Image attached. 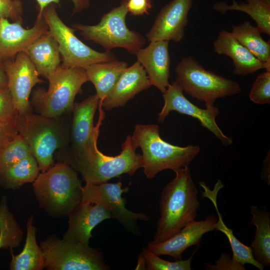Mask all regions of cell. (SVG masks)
I'll return each mask as SVG.
<instances>
[{"label": "cell", "mask_w": 270, "mask_h": 270, "mask_svg": "<svg viewBox=\"0 0 270 270\" xmlns=\"http://www.w3.org/2000/svg\"><path fill=\"white\" fill-rule=\"evenodd\" d=\"M68 228L63 238L89 244L92 230L102 221L112 218L103 206L82 200L68 216Z\"/></svg>", "instance_id": "ffe728a7"}, {"label": "cell", "mask_w": 270, "mask_h": 270, "mask_svg": "<svg viewBox=\"0 0 270 270\" xmlns=\"http://www.w3.org/2000/svg\"><path fill=\"white\" fill-rule=\"evenodd\" d=\"M48 80V88L35 89L30 103L37 114L50 118L72 112L76 96L82 92V86L89 81L84 68L62 65Z\"/></svg>", "instance_id": "5b68a950"}, {"label": "cell", "mask_w": 270, "mask_h": 270, "mask_svg": "<svg viewBox=\"0 0 270 270\" xmlns=\"http://www.w3.org/2000/svg\"><path fill=\"white\" fill-rule=\"evenodd\" d=\"M23 231L10 211L6 198L3 196L0 202V250L12 249L20 246Z\"/></svg>", "instance_id": "f546056e"}, {"label": "cell", "mask_w": 270, "mask_h": 270, "mask_svg": "<svg viewBox=\"0 0 270 270\" xmlns=\"http://www.w3.org/2000/svg\"><path fill=\"white\" fill-rule=\"evenodd\" d=\"M246 2L238 3L232 0V4L224 2H216L214 10L224 14L228 10H238L248 14L256 22L260 32L270 35V4L262 0H246Z\"/></svg>", "instance_id": "83f0119b"}, {"label": "cell", "mask_w": 270, "mask_h": 270, "mask_svg": "<svg viewBox=\"0 0 270 270\" xmlns=\"http://www.w3.org/2000/svg\"><path fill=\"white\" fill-rule=\"evenodd\" d=\"M142 253L146 260L147 270H190L191 262L195 251L188 258L177 260L175 262H170L162 259L147 248H144Z\"/></svg>", "instance_id": "1f68e13d"}, {"label": "cell", "mask_w": 270, "mask_h": 270, "mask_svg": "<svg viewBox=\"0 0 270 270\" xmlns=\"http://www.w3.org/2000/svg\"><path fill=\"white\" fill-rule=\"evenodd\" d=\"M136 270H146V260L142 252L138 256V264Z\"/></svg>", "instance_id": "b9f144b4"}, {"label": "cell", "mask_w": 270, "mask_h": 270, "mask_svg": "<svg viewBox=\"0 0 270 270\" xmlns=\"http://www.w3.org/2000/svg\"><path fill=\"white\" fill-rule=\"evenodd\" d=\"M164 104L158 114V121L162 123L172 111L191 116L198 120L200 124L212 133L224 146L232 144V138L226 136L216 122L219 114L218 108L214 106L201 108L188 100L182 88L175 82L170 84L162 93Z\"/></svg>", "instance_id": "4fadbf2b"}, {"label": "cell", "mask_w": 270, "mask_h": 270, "mask_svg": "<svg viewBox=\"0 0 270 270\" xmlns=\"http://www.w3.org/2000/svg\"><path fill=\"white\" fill-rule=\"evenodd\" d=\"M213 46L215 53L226 55L232 60L236 75L244 76L265 69L264 63L242 44L231 32L221 30Z\"/></svg>", "instance_id": "44dd1931"}, {"label": "cell", "mask_w": 270, "mask_h": 270, "mask_svg": "<svg viewBox=\"0 0 270 270\" xmlns=\"http://www.w3.org/2000/svg\"><path fill=\"white\" fill-rule=\"evenodd\" d=\"M18 134L16 123L0 122V152Z\"/></svg>", "instance_id": "74e56055"}, {"label": "cell", "mask_w": 270, "mask_h": 270, "mask_svg": "<svg viewBox=\"0 0 270 270\" xmlns=\"http://www.w3.org/2000/svg\"><path fill=\"white\" fill-rule=\"evenodd\" d=\"M18 114L8 86L0 88V122L16 123Z\"/></svg>", "instance_id": "836d02e7"}, {"label": "cell", "mask_w": 270, "mask_h": 270, "mask_svg": "<svg viewBox=\"0 0 270 270\" xmlns=\"http://www.w3.org/2000/svg\"><path fill=\"white\" fill-rule=\"evenodd\" d=\"M206 269L208 270H244V265L231 258L229 254H222L214 264H206Z\"/></svg>", "instance_id": "d590c367"}, {"label": "cell", "mask_w": 270, "mask_h": 270, "mask_svg": "<svg viewBox=\"0 0 270 270\" xmlns=\"http://www.w3.org/2000/svg\"><path fill=\"white\" fill-rule=\"evenodd\" d=\"M8 76L2 62L0 61V88L7 86Z\"/></svg>", "instance_id": "ab89813d"}, {"label": "cell", "mask_w": 270, "mask_h": 270, "mask_svg": "<svg viewBox=\"0 0 270 270\" xmlns=\"http://www.w3.org/2000/svg\"><path fill=\"white\" fill-rule=\"evenodd\" d=\"M268 156L269 155L267 156L266 160H264V167L262 170V176L264 177V180H266L268 184H270V175L268 174V164H270V162L268 164V161L270 160L269 158L268 160Z\"/></svg>", "instance_id": "60d3db41"}, {"label": "cell", "mask_w": 270, "mask_h": 270, "mask_svg": "<svg viewBox=\"0 0 270 270\" xmlns=\"http://www.w3.org/2000/svg\"><path fill=\"white\" fill-rule=\"evenodd\" d=\"M128 12L134 16L148 14L152 8L151 0H126Z\"/></svg>", "instance_id": "8d00e7d4"}, {"label": "cell", "mask_w": 270, "mask_h": 270, "mask_svg": "<svg viewBox=\"0 0 270 270\" xmlns=\"http://www.w3.org/2000/svg\"><path fill=\"white\" fill-rule=\"evenodd\" d=\"M200 186L204 190L202 192V197L208 198L213 203L216 210L218 218L216 224L215 230L222 232L228 238L232 252V259L243 265L248 264L260 270H264V266L254 258L251 247L240 242L234 235L232 230L228 228L223 221L222 216L219 212L216 203L218 193L224 187L221 180H218L212 190L204 182H200Z\"/></svg>", "instance_id": "603a6c76"}, {"label": "cell", "mask_w": 270, "mask_h": 270, "mask_svg": "<svg viewBox=\"0 0 270 270\" xmlns=\"http://www.w3.org/2000/svg\"><path fill=\"white\" fill-rule=\"evenodd\" d=\"M131 138L136 148L142 150V168L149 179L164 170L174 171L188 166L200 152L198 146L182 147L164 141L156 124H136Z\"/></svg>", "instance_id": "277c9868"}, {"label": "cell", "mask_w": 270, "mask_h": 270, "mask_svg": "<svg viewBox=\"0 0 270 270\" xmlns=\"http://www.w3.org/2000/svg\"><path fill=\"white\" fill-rule=\"evenodd\" d=\"M99 103L96 94L80 102L74 103L70 142L66 148L60 150L59 162L72 166L89 156L97 146L100 124L94 126V118Z\"/></svg>", "instance_id": "8fae6325"}, {"label": "cell", "mask_w": 270, "mask_h": 270, "mask_svg": "<svg viewBox=\"0 0 270 270\" xmlns=\"http://www.w3.org/2000/svg\"><path fill=\"white\" fill-rule=\"evenodd\" d=\"M38 4V16H42V12L47 6L51 4H59L60 0H36ZM74 4L72 14L87 8L90 6V0H70Z\"/></svg>", "instance_id": "f35d334b"}, {"label": "cell", "mask_w": 270, "mask_h": 270, "mask_svg": "<svg viewBox=\"0 0 270 270\" xmlns=\"http://www.w3.org/2000/svg\"><path fill=\"white\" fill-rule=\"evenodd\" d=\"M264 0V2L268 3V4H270V0Z\"/></svg>", "instance_id": "7bdbcfd3"}, {"label": "cell", "mask_w": 270, "mask_h": 270, "mask_svg": "<svg viewBox=\"0 0 270 270\" xmlns=\"http://www.w3.org/2000/svg\"><path fill=\"white\" fill-rule=\"evenodd\" d=\"M2 63L8 76L7 86L18 114L32 112L29 100L32 88L36 84L44 82L39 78L34 64L24 52Z\"/></svg>", "instance_id": "5bb4252c"}, {"label": "cell", "mask_w": 270, "mask_h": 270, "mask_svg": "<svg viewBox=\"0 0 270 270\" xmlns=\"http://www.w3.org/2000/svg\"><path fill=\"white\" fill-rule=\"evenodd\" d=\"M168 41L150 42L144 48L138 50L135 54L137 61L145 70L151 86L157 88L162 93L170 85V59Z\"/></svg>", "instance_id": "ac0fdd59"}, {"label": "cell", "mask_w": 270, "mask_h": 270, "mask_svg": "<svg viewBox=\"0 0 270 270\" xmlns=\"http://www.w3.org/2000/svg\"><path fill=\"white\" fill-rule=\"evenodd\" d=\"M48 270H108L98 248L51 236L40 243Z\"/></svg>", "instance_id": "30bf717a"}, {"label": "cell", "mask_w": 270, "mask_h": 270, "mask_svg": "<svg viewBox=\"0 0 270 270\" xmlns=\"http://www.w3.org/2000/svg\"><path fill=\"white\" fill-rule=\"evenodd\" d=\"M33 222L34 216H32L26 223V239L21 252L14 255L12 249H10L11 270H42L45 268L44 254L36 242V228Z\"/></svg>", "instance_id": "d4e9b609"}, {"label": "cell", "mask_w": 270, "mask_h": 270, "mask_svg": "<svg viewBox=\"0 0 270 270\" xmlns=\"http://www.w3.org/2000/svg\"><path fill=\"white\" fill-rule=\"evenodd\" d=\"M120 153L116 156L106 155L96 146L94 151L72 168L82 176L86 183L100 184L122 174L132 176L142 167V155L136 152L131 136H127L121 146Z\"/></svg>", "instance_id": "ba28073f"}, {"label": "cell", "mask_w": 270, "mask_h": 270, "mask_svg": "<svg viewBox=\"0 0 270 270\" xmlns=\"http://www.w3.org/2000/svg\"><path fill=\"white\" fill-rule=\"evenodd\" d=\"M249 98L256 104H270V71L265 70L257 76L252 86Z\"/></svg>", "instance_id": "d6a6232c"}, {"label": "cell", "mask_w": 270, "mask_h": 270, "mask_svg": "<svg viewBox=\"0 0 270 270\" xmlns=\"http://www.w3.org/2000/svg\"><path fill=\"white\" fill-rule=\"evenodd\" d=\"M250 224L256 227L254 238L250 247L256 260L262 265H270V215L266 208L250 207Z\"/></svg>", "instance_id": "484cf974"}, {"label": "cell", "mask_w": 270, "mask_h": 270, "mask_svg": "<svg viewBox=\"0 0 270 270\" xmlns=\"http://www.w3.org/2000/svg\"><path fill=\"white\" fill-rule=\"evenodd\" d=\"M174 178L162 189L160 203V216L157 222L153 244L174 236L194 220L200 206L198 190L188 166L174 171Z\"/></svg>", "instance_id": "6da1fadb"}, {"label": "cell", "mask_w": 270, "mask_h": 270, "mask_svg": "<svg viewBox=\"0 0 270 270\" xmlns=\"http://www.w3.org/2000/svg\"><path fill=\"white\" fill-rule=\"evenodd\" d=\"M78 173L62 162L39 173L33 190L40 206L50 215L68 216L82 202V186Z\"/></svg>", "instance_id": "3957f363"}, {"label": "cell", "mask_w": 270, "mask_h": 270, "mask_svg": "<svg viewBox=\"0 0 270 270\" xmlns=\"http://www.w3.org/2000/svg\"><path fill=\"white\" fill-rule=\"evenodd\" d=\"M22 3L20 0H0V19L10 18L13 22H23Z\"/></svg>", "instance_id": "e575fe53"}, {"label": "cell", "mask_w": 270, "mask_h": 270, "mask_svg": "<svg viewBox=\"0 0 270 270\" xmlns=\"http://www.w3.org/2000/svg\"><path fill=\"white\" fill-rule=\"evenodd\" d=\"M38 164L30 154L0 172V186L5 189H17L33 182L40 173Z\"/></svg>", "instance_id": "f1b7e54d"}, {"label": "cell", "mask_w": 270, "mask_h": 270, "mask_svg": "<svg viewBox=\"0 0 270 270\" xmlns=\"http://www.w3.org/2000/svg\"><path fill=\"white\" fill-rule=\"evenodd\" d=\"M40 76L48 78L61 65L58 42L48 30L34 41L24 52Z\"/></svg>", "instance_id": "7402d4cb"}, {"label": "cell", "mask_w": 270, "mask_h": 270, "mask_svg": "<svg viewBox=\"0 0 270 270\" xmlns=\"http://www.w3.org/2000/svg\"><path fill=\"white\" fill-rule=\"evenodd\" d=\"M22 22H10L0 19V61L14 58L19 52H25L38 38L48 30L42 16L36 17L34 25L24 28Z\"/></svg>", "instance_id": "2e32d148"}, {"label": "cell", "mask_w": 270, "mask_h": 270, "mask_svg": "<svg viewBox=\"0 0 270 270\" xmlns=\"http://www.w3.org/2000/svg\"><path fill=\"white\" fill-rule=\"evenodd\" d=\"M32 154L23 138L18 134L0 152V172Z\"/></svg>", "instance_id": "4dcf8cb0"}, {"label": "cell", "mask_w": 270, "mask_h": 270, "mask_svg": "<svg viewBox=\"0 0 270 270\" xmlns=\"http://www.w3.org/2000/svg\"><path fill=\"white\" fill-rule=\"evenodd\" d=\"M128 64L116 60L97 62L85 68L88 80L92 83L100 102L112 90Z\"/></svg>", "instance_id": "cb8c5ba5"}, {"label": "cell", "mask_w": 270, "mask_h": 270, "mask_svg": "<svg viewBox=\"0 0 270 270\" xmlns=\"http://www.w3.org/2000/svg\"><path fill=\"white\" fill-rule=\"evenodd\" d=\"M120 181L100 184L86 183L82 186V200L99 204L108 210L112 218L116 220L126 230L134 234L140 232L138 221H148L149 217L143 212H135L126 207V200L122 197L129 190L122 188Z\"/></svg>", "instance_id": "7c38bea8"}, {"label": "cell", "mask_w": 270, "mask_h": 270, "mask_svg": "<svg viewBox=\"0 0 270 270\" xmlns=\"http://www.w3.org/2000/svg\"><path fill=\"white\" fill-rule=\"evenodd\" d=\"M151 86L148 75L136 61L125 68L108 94L100 102L107 111L124 106L136 94Z\"/></svg>", "instance_id": "d6986e66"}, {"label": "cell", "mask_w": 270, "mask_h": 270, "mask_svg": "<svg viewBox=\"0 0 270 270\" xmlns=\"http://www.w3.org/2000/svg\"><path fill=\"white\" fill-rule=\"evenodd\" d=\"M42 16L48 31L58 42L62 66L85 68L92 64L116 60L110 51L98 52L80 40L74 28L64 24L59 17L55 4L44 8Z\"/></svg>", "instance_id": "9c48e42d"}, {"label": "cell", "mask_w": 270, "mask_h": 270, "mask_svg": "<svg viewBox=\"0 0 270 270\" xmlns=\"http://www.w3.org/2000/svg\"><path fill=\"white\" fill-rule=\"evenodd\" d=\"M193 0H172L162 7L150 30L146 34L148 40L180 42L184 36L188 12Z\"/></svg>", "instance_id": "9a60e30c"}, {"label": "cell", "mask_w": 270, "mask_h": 270, "mask_svg": "<svg viewBox=\"0 0 270 270\" xmlns=\"http://www.w3.org/2000/svg\"><path fill=\"white\" fill-rule=\"evenodd\" d=\"M234 36L265 66L270 71V42L264 40L256 26L246 21L232 26Z\"/></svg>", "instance_id": "4316f807"}, {"label": "cell", "mask_w": 270, "mask_h": 270, "mask_svg": "<svg viewBox=\"0 0 270 270\" xmlns=\"http://www.w3.org/2000/svg\"><path fill=\"white\" fill-rule=\"evenodd\" d=\"M72 112L50 118L32 112L18 114L16 126L18 134L28 144L40 170L44 172L54 164V152L64 150L70 142Z\"/></svg>", "instance_id": "7a4b0ae2"}, {"label": "cell", "mask_w": 270, "mask_h": 270, "mask_svg": "<svg viewBox=\"0 0 270 270\" xmlns=\"http://www.w3.org/2000/svg\"><path fill=\"white\" fill-rule=\"evenodd\" d=\"M175 73L174 82L182 91L204 102L206 107L212 106L216 99L234 96L242 90L237 82L206 70L192 56L181 60Z\"/></svg>", "instance_id": "8992f818"}, {"label": "cell", "mask_w": 270, "mask_h": 270, "mask_svg": "<svg viewBox=\"0 0 270 270\" xmlns=\"http://www.w3.org/2000/svg\"><path fill=\"white\" fill-rule=\"evenodd\" d=\"M217 220L211 214L205 220H194L165 241L157 244L149 242L147 248L158 256H168L176 260H182V254L186 249L198 245L204 234L215 230Z\"/></svg>", "instance_id": "e0dca14e"}, {"label": "cell", "mask_w": 270, "mask_h": 270, "mask_svg": "<svg viewBox=\"0 0 270 270\" xmlns=\"http://www.w3.org/2000/svg\"><path fill=\"white\" fill-rule=\"evenodd\" d=\"M126 4V0H122L119 6L104 14L96 25L74 24L72 28L79 31L86 40L100 44L106 51L121 48L135 54L142 48L146 40L138 32L127 27Z\"/></svg>", "instance_id": "52a82bcc"}]
</instances>
